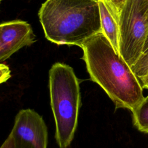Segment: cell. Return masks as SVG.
<instances>
[{
	"instance_id": "1",
	"label": "cell",
	"mask_w": 148,
	"mask_h": 148,
	"mask_svg": "<svg viewBox=\"0 0 148 148\" xmlns=\"http://www.w3.org/2000/svg\"><path fill=\"white\" fill-rule=\"evenodd\" d=\"M81 48L91 80L105 91L116 109L132 111L143 100L140 80L102 32L87 39Z\"/></svg>"
},
{
	"instance_id": "2",
	"label": "cell",
	"mask_w": 148,
	"mask_h": 148,
	"mask_svg": "<svg viewBox=\"0 0 148 148\" xmlns=\"http://www.w3.org/2000/svg\"><path fill=\"white\" fill-rule=\"evenodd\" d=\"M45 37L58 45H82L102 32L97 0H46L39 12Z\"/></svg>"
},
{
	"instance_id": "3",
	"label": "cell",
	"mask_w": 148,
	"mask_h": 148,
	"mask_svg": "<svg viewBox=\"0 0 148 148\" xmlns=\"http://www.w3.org/2000/svg\"><path fill=\"white\" fill-rule=\"evenodd\" d=\"M49 76L55 138L60 148H66L73 139L77 125L81 105L79 83L72 68L62 62L54 64Z\"/></svg>"
},
{
	"instance_id": "4",
	"label": "cell",
	"mask_w": 148,
	"mask_h": 148,
	"mask_svg": "<svg viewBox=\"0 0 148 148\" xmlns=\"http://www.w3.org/2000/svg\"><path fill=\"white\" fill-rule=\"evenodd\" d=\"M119 24V54L131 67L142 54L148 34V0H126Z\"/></svg>"
},
{
	"instance_id": "5",
	"label": "cell",
	"mask_w": 148,
	"mask_h": 148,
	"mask_svg": "<svg viewBox=\"0 0 148 148\" xmlns=\"http://www.w3.org/2000/svg\"><path fill=\"white\" fill-rule=\"evenodd\" d=\"M9 135L17 148H47L46 125L42 117L32 109L19 111Z\"/></svg>"
},
{
	"instance_id": "6",
	"label": "cell",
	"mask_w": 148,
	"mask_h": 148,
	"mask_svg": "<svg viewBox=\"0 0 148 148\" xmlns=\"http://www.w3.org/2000/svg\"><path fill=\"white\" fill-rule=\"evenodd\" d=\"M35 40L32 27L27 22L14 20L1 23L0 61H5L20 49L32 45Z\"/></svg>"
},
{
	"instance_id": "7",
	"label": "cell",
	"mask_w": 148,
	"mask_h": 148,
	"mask_svg": "<svg viewBox=\"0 0 148 148\" xmlns=\"http://www.w3.org/2000/svg\"><path fill=\"white\" fill-rule=\"evenodd\" d=\"M102 32L119 54L120 31L119 17L106 0H98Z\"/></svg>"
},
{
	"instance_id": "8",
	"label": "cell",
	"mask_w": 148,
	"mask_h": 148,
	"mask_svg": "<svg viewBox=\"0 0 148 148\" xmlns=\"http://www.w3.org/2000/svg\"><path fill=\"white\" fill-rule=\"evenodd\" d=\"M131 112L134 125L140 132L148 134V95Z\"/></svg>"
},
{
	"instance_id": "9",
	"label": "cell",
	"mask_w": 148,
	"mask_h": 148,
	"mask_svg": "<svg viewBox=\"0 0 148 148\" xmlns=\"http://www.w3.org/2000/svg\"><path fill=\"white\" fill-rule=\"evenodd\" d=\"M131 68L139 80L147 76L148 51L143 53Z\"/></svg>"
},
{
	"instance_id": "10",
	"label": "cell",
	"mask_w": 148,
	"mask_h": 148,
	"mask_svg": "<svg viewBox=\"0 0 148 148\" xmlns=\"http://www.w3.org/2000/svg\"><path fill=\"white\" fill-rule=\"evenodd\" d=\"M126 0H112L111 8L116 16L119 17V12Z\"/></svg>"
},
{
	"instance_id": "11",
	"label": "cell",
	"mask_w": 148,
	"mask_h": 148,
	"mask_svg": "<svg viewBox=\"0 0 148 148\" xmlns=\"http://www.w3.org/2000/svg\"><path fill=\"white\" fill-rule=\"evenodd\" d=\"M1 83L6 82V80L10 77V70L9 68L5 64H1Z\"/></svg>"
},
{
	"instance_id": "12",
	"label": "cell",
	"mask_w": 148,
	"mask_h": 148,
	"mask_svg": "<svg viewBox=\"0 0 148 148\" xmlns=\"http://www.w3.org/2000/svg\"><path fill=\"white\" fill-rule=\"evenodd\" d=\"M1 148H17V147L13 138L9 135L3 143L2 145Z\"/></svg>"
},
{
	"instance_id": "13",
	"label": "cell",
	"mask_w": 148,
	"mask_h": 148,
	"mask_svg": "<svg viewBox=\"0 0 148 148\" xmlns=\"http://www.w3.org/2000/svg\"><path fill=\"white\" fill-rule=\"evenodd\" d=\"M140 82L143 88H146L148 90V75L140 79Z\"/></svg>"
},
{
	"instance_id": "14",
	"label": "cell",
	"mask_w": 148,
	"mask_h": 148,
	"mask_svg": "<svg viewBox=\"0 0 148 148\" xmlns=\"http://www.w3.org/2000/svg\"><path fill=\"white\" fill-rule=\"evenodd\" d=\"M147 51H148V34H147V38H146V42H145V44L143 53H145V52H147Z\"/></svg>"
},
{
	"instance_id": "15",
	"label": "cell",
	"mask_w": 148,
	"mask_h": 148,
	"mask_svg": "<svg viewBox=\"0 0 148 148\" xmlns=\"http://www.w3.org/2000/svg\"><path fill=\"white\" fill-rule=\"evenodd\" d=\"M112 0H106V1L108 2V3L110 6L111 7V4H112Z\"/></svg>"
},
{
	"instance_id": "16",
	"label": "cell",
	"mask_w": 148,
	"mask_h": 148,
	"mask_svg": "<svg viewBox=\"0 0 148 148\" xmlns=\"http://www.w3.org/2000/svg\"><path fill=\"white\" fill-rule=\"evenodd\" d=\"M97 1H98V0H97Z\"/></svg>"
}]
</instances>
